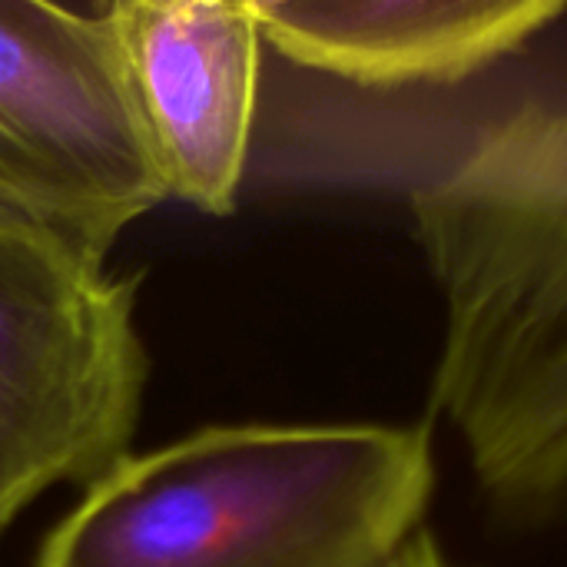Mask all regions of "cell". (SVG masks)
<instances>
[{
  "label": "cell",
  "instance_id": "1",
  "mask_svg": "<svg viewBox=\"0 0 567 567\" xmlns=\"http://www.w3.org/2000/svg\"><path fill=\"white\" fill-rule=\"evenodd\" d=\"M439 289L432 409L512 518L567 502V100L485 123L412 189Z\"/></svg>",
  "mask_w": 567,
  "mask_h": 567
},
{
  "label": "cell",
  "instance_id": "2",
  "mask_svg": "<svg viewBox=\"0 0 567 567\" xmlns=\"http://www.w3.org/2000/svg\"><path fill=\"white\" fill-rule=\"evenodd\" d=\"M432 425H213L126 455L37 567H385L435 495Z\"/></svg>",
  "mask_w": 567,
  "mask_h": 567
},
{
  "label": "cell",
  "instance_id": "3",
  "mask_svg": "<svg viewBox=\"0 0 567 567\" xmlns=\"http://www.w3.org/2000/svg\"><path fill=\"white\" fill-rule=\"evenodd\" d=\"M136 289L0 219V538L53 485L86 488L130 455L146 382Z\"/></svg>",
  "mask_w": 567,
  "mask_h": 567
},
{
  "label": "cell",
  "instance_id": "4",
  "mask_svg": "<svg viewBox=\"0 0 567 567\" xmlns=\"http://www.w3.org/2000/svg\"><path fill=\"white\" fill-rule=\"evenodd\" d=\"M163 199L113 17L0 0V219L106 259Z\"/></svg>",
  "mask_w": 567,
  "mask_h": 567
},
{
  "label": "cell",
  "instance_id": "5",
  "mask_svg": "<svg viewBox=\"0 0 567 567\" xmlns=\"http://www.w3.org/2000/svg\"><path fill=\"white\" fill-rule=\"evenodd\" d=\"M106 17L166 196L233 213L256 113L259 17L233 0H130Z\"/></svg>",
  "mask_w": 567,
  "mask_h": 567
},
{
  "label": "cell",
  "instance_id": "6",
  "mask_svg": "<svg viewBox=\"0 0 567 567\" xmlns=\"http://www.w3.org/2000/svg\"><path fill=\"white\" fill-rule=\"evenodd\" d=\"M567 0H289L262 40L299 66L359 86H442L525 47Z\"/></svg>",
  "mask_w": 567,
  "mask_h": 567
},
{
  "label": "cell",
  "instance_id": "7",
  "mask_svg": "<svg viewBox=\"0 0 567 567\" xmlns=\"http://www.w3.org/2000/svg\"><path fill=\"white\" fill-rule=\"evenodd\" d=\"M385 567H465L458 565L439 542H435V535L422 525L395 555H392V561Z\"/></svg>",
  "mask_w": 567,
  "mask_h": 567
},
{
  "label": "cell",
  "instance_id": "8",
  "mask_svg": "<svg viewBox=\"0 0 567 567\" xmlns=\"http://www.w3.org/2000/svg\"><path fill=\"white\" fill-rule=\"evenodd\" d=\"M233 3H239L243 10H249V13L262 17L266 10H272V7H279V3H289V0H233Z\"/></svg>",
  "mask_w": 567,
  "mask_h": 567
},
{
  "label": "cell",
  "instance_id": "9",
  "mask_svg": "<svg viewBox=\"0 0 567 567\" xmlns=\"http://www.w3.org/2000/svg\"><path fill=\"white\" fill-rule=\"evenodd\" d=\"M93 3H96V13H110V10H116V7H123L130 0H93Z\"/></svg>",
  "mask_w": 567,
  "mask_h": 567
}]
</instances>
